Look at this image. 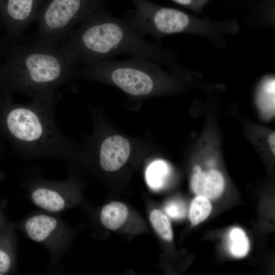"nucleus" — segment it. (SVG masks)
<instances>
[{"mask_svg":"<svg viewBox=\"0 0 275 275\" xmlns=\"http://www.w3.org/2000/svg\"><path fill=\"white\" fill-rule=\"evenodd\" d=\"M143 37L127 18L116 17L100 9L72 30L60 45L75 66L90 65L124 54L169 64L170 54Z\"/></svg>","mask_w":275,"mask_h":275,"instance_id":"f257e3e1","label":"nucleus"},{"mask_svg":"<svg viewBox=\"0 0 275 275\" xmlns=\"http://www.w3.org/2000/svg\"><path fill=\"white\" fill-rule=\"evenodd\" d=\"M77 69L60 44H13L0 64V93L56 101L57 89L76 76Z\"/></svg>","mask_w":275,"mask_h":275,"instance_id":"f03ea898","label":"nucleus"},{"mask_svg":"<svg viewBox=\"0 0 275 275\" xmlns=\"http://www.w3.org/2000/svg\"><path fill=\"white\" fill-rule=\"evenodd\" d=\"M55 101L22 104L14 102L11 94L0 93V134L21 156L64 159L72 155V141L55 121Z\"/></svg>","mask_w":275,"mask_h":275,"instance_id":"7ed1b4c3","label":"nucleus"},{"mask_svg":"<svg viewBox=\"0 0 275 275\" xmlns=\"http://www.w3.org/2000/svg\"><path fill=\"white\" fill-rule=\"evenodd\" d=\"M158 63L142 56L123 61L104 60L77 69L76 75L107 78L125 93L136 97L147 96L156 89L161 72Z\"/></svg>","mask_w":275,"mask_h":275,"instance_id":"20e7f679","label":"nucleus"},{"mask_svg":"<svg viewBox=\"0 0 275 275\" xmlns=\"http://www.w3.org/2000/svg\"><path fill=\"white\" fill-rule=\"evenodd\" d=\"M100 0H52L37 17L35 42L58 45L69 32L96 10Z\"/></svg>","mask_w":275,"mask_h":275,"instance_id":"39448f33","label":"nucleus"},{"mask_svg":"<svg viewBox=\"0 0 275 275\" xmlns=\"http://www.w3.org/2000/svg\"><path fill=\"white\" fill-rule=\"evenodd\" d=\"M32 183L31 199L36 206L49 213L64 210L67 205L65 190L69 185L68 182L36 179Z\"/></svg>","mask_w":275,"mask_h":275,"instance_id":"423d86ee","label":"nucleus"},{"mask_svg":"<svg viewBox=\"0 0 275 275\" xmlns=\"http://www.w3.org/2000/svg\"><path fill=\"white\" fill-rule=\"evenodd\" d=\"M130 152V144L126 138L119 135L107 138L99 148L101 168L108 172L118 170L128 160Z\"/></svg>","mask_w":275,"mask_h":275,"instance_id":"0eeeda50","label":"nucleus"},{"mask_svg":"<svg viewBox=\"0 0 275 275\" xmlns=\"http://www.w3.org/2000/svg\"><path fill=\"white\" fill-rule=\"evenodd\" d=\"M193 173L190 185L196 195L208 199H214L222 194L225 180L219 172L214 169L203 172L200 167L196 166L193 169Z\"/></svg>","mask_w":275,"mask_h":275,"instance_id":"6e6552de","label":"nucleus"},{"mask_svg":"<svg viewBox=\"0 0 275 275\" xmlns=\"http://www.w3.org/2000/svg\"><path fill=\"white\" fill-rule=\"evenodd\" d=\"M58 219L50 215L39 213L29 217L25 222L28 236L38 243H45L56 234L60 228Z\"/></svg>","mask_w":275,"mask_h":275,"instance_id":"1a4fd4ad","label":"nucleus"},{"mask_svg":"<svg viewBox=\"0 0 275 275\" xmlns=\"http://www.w3.org/2000/svg\"><path fill=\"white\" fill-rule=\"evenodd\" d=\"M13 224L8 223L0 230V273L9 274L13 270L16 259V239Z\"/></svg>","mask_w":275,"mask_h":275,"instance_id":"9d476101","label":"nucleus"},{"mask_svg":"<svg viewBox=\"0 0 275 275\" xmlns=\"http://www.w3.org/2000/svg\"><path fill=\"white\" fill-rule=\"evenodd\" d=\"M128 215V210L126 205L121 202L115 201L103 207L100 219L106 228L115 230L125 223Z\"/></svg>","mask_w":275,"mask_h":275,"instance_id":"9b49d317","label":"nucleus"},{"mask_svg":"<svg viewBox=\"0 0 275 275\" xmlns=\"http://www.w3.org/2000/svg\"><path fill=\"white\" fill-rule=\"evenodd\" d=\"M170 172L169 167L164 161L156 160L152 162L146 171V180L149 187L158 190L164 185Z\"/></svg>","mask_w":275,"mask_h":275,"instance_id":"f8f14e48","label":"nucleus"},{"mask_svg":"<svg viewBox=\"0 0 275 275\" xmlns=\"http://www.w3.org/2000/svg\"><path fill=\"white\" fill-rule=\"evenodd\" d=\"M228 249L231 255L235 258H242L248 254L250 250L249 240L241 228L235 227L230 231Z\"/></svg>","mask_w":275,"mask_h":275,"instance_id":"ddd939ff","label":"nucleus"},{"mask_svg":"<svg viewBox=\"0 0 275 275\" xmlns=\"http://www.w3.org/2000/svg\"><path fill=\"white\" fill-rule=\"evenodd\" d=\"M211 209L207 198L201 196L196 197L191 203L189 212V218L191 224L196 226L204 221L209 215Z\"/></svg>","mask_w":275,"mask_h":275,"instance_id":"4468645a","label":"nucleus"},{"mask_svg":"<svg viewBox=\"0 0 275 275\" xmlns=\"http://www.w3.org/2000/svg\"><path fill=\"white\" fill-rule=\"evenodd\" d=\"M258 100L262 109L273 112L274 108V78L268 77L262 81L258 91Z\"/></svg>","mask_w":275,"mask_h":275,"instance_id":"2eb2a0df","label":"nucleus"},{"mask_svg":"<svg viewBox=\"0 0 275 275\" xmlns=\"http://www.w3.org/2000/svg\"><path fill=\"white\" fill-rule=\"evenodd\" d=\"M150 221L155 231L163 239L170 241L173 232L168 217L159 210L154 209L150 214Z\"/></svg>","mask_w":275,"mask_h":275,"instance_id":"dca6fc26","label":"nucleus"},{"mask_svg":"<svg viewBox=\"0 0 275 275\" xmlns=\"http://www.w3.org/2000/svg\"><path fill=\"white\" fill-rule=\"evenodd\" d=\"M166 213L175 219L181 218L185 216L186 208L183 203L179 201H171L168 203L164 208Z\"/></svg>","mask_w":275,"mask_h":275,"instance_id":"f3484780","label":"nucleus"},{"mask_svg":"<svg viewBox=\"0 0 275 275\" xmlns=\"http://www.w3.org/2000/svg\"><path fill=\"white\" fill-rule=\"evenodd\" d=\"M173 2L196 12H201L204 6L211 0H171Z\"/></svg>","mask_w":275,"mask_h":275,"instance_id":"a211bd4d","label":"nucleus"},{"mask_svg":"<svg viewBox=\"0 0 275 275\" xmlns=\"http://www.w3.org/2000/svg\"><path fill=\"white\" fill-rule=\"evenodd\" d=\"M268 143L269 149L271 152L274 155L275 153V134L272 132L268 136Z\"/></svg>","mask_w":275,"mask_h":275,"instance_id":"6ab92c4d","label":"nucleus"},{"mask_svg":"<svg viewBox=\"0 0 275 275\" xmlns=\"http://www.w3.org/2000/svg\"><path fill=\"white\" fill-rule=\"evenodd\" d=\"M7 224L8 223L0 208V230L5 228Z\"/></svg>","mask_w":275,"mask_h":275,"instance_id":"aec40b11","label":"nucleus"},{"mask_svg":"<svg viewBox=\"0 0 275 275\" xmlns=\"http://www.w3.org/2000/svg\"><path fill=\"white\" fill-rule=\"evenodd\" d=\"M3 46L2 42L0 41V60L3 55Z\"/></svg>","mask_w":275,"mask_h":275,"instance_id":"412c9836","label":"nucleus"},{"mask_svg":"<svg viewBox=\"0 0 275 275\" xmlns=\"http://www.w3.org/2000/svg\"><path fill=\"white\" fill-rule=\"evenodd\" d=\"M3 174L0 172V181H1L3 179Z\"/></svg>","mask_w":275,"mask_h":275,"instance_id":"4be33fe9","label":"nucleus"},{"mask_svg":"<svg viewBox=\"0 0 275 275\" xmlns=\"http://www.w3.org/2000/svg\"><path fill=\"white\" fill-rule=\"evenodd\" d=\"M0 275H2V274L0 273Z\"/></svg>","mask_w":275,"mask_h":275,"instance_id":"5701e85b","label":"nucleus"},{"mask_svg":"<svg viewBox=\"0 0 275 275\" xmlns=\"http://www.w3.org/2000/svg\"><path fill=\"white\" fill-rule=\"evenodd\" d=\"M0 135H1V134H0Z\"/></svg>","mask_w":275,"mask_h":275,"instance_id":"b1692460","label":"nucleus"}]
</instances>
